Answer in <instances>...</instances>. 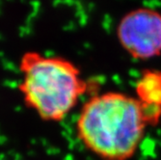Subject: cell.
I'll return each mask as SVG.
<instances>
[{
	"label": "cell",
	"mask_w": 161,
	"mask_h": 160,
	"mask_svg": "<svg viewBox=\"0 0 161 160\" xmlns=\"http://www.w3.org/2000/svg\"><path fill=\"white\" fill-rule=\"evenodd\" d=\"M136 95L149 124H156L161 118V71L143 72L136 83Z\"/></svg>",
	"instance_id": "cell-4"
},
{
	"label": "cell",
	"mask_w": 161,
	"mask_h": 160,
	"mask_svg": "<svg viewBox=\"0 0 161 160\" xmlns=\"http://www.w3.org/2000/svg\"><path fill=\"white\" fill-rule=\"evenodd\" d=\"M18 90L25 106L47 123H60L89 90L79 68L60 55L24 52L19 63Z\"/></svg>",
	"instance_id": "cell-2"
},
{
	"label": "cell",
	"mask_w": 161,
	"mask_h": 160,
	"mask_svg": "<svg viewBox=\"0 0 161 160\" xmlns=\"http://www.w3.org/2000/svg\"><path fill=\"white\" fill-rule=\"evenodd\" d=\"M117 37L122 47L136 60L161 54V14L151 8L133 10L121 19Z\"/></svg>",
	"instance_id": "cell-3"
},
{
	"label": "cell",
	"mask_w": 161,
	"mask_h": 160,
	"mask_svg": "<svg viewBox=\"0 0 161 160\" xmlns=\"http://www.w3.org/2000/svg\"><path fill=\"white\" fill-rule=\"evenodd\" d=\"M147 125L137 97L105 92L83 103L75 130L81 144L100 160H128L136 152Z\"/></svg>",
	"instance_id": "cell-1"
}]
</instances>
